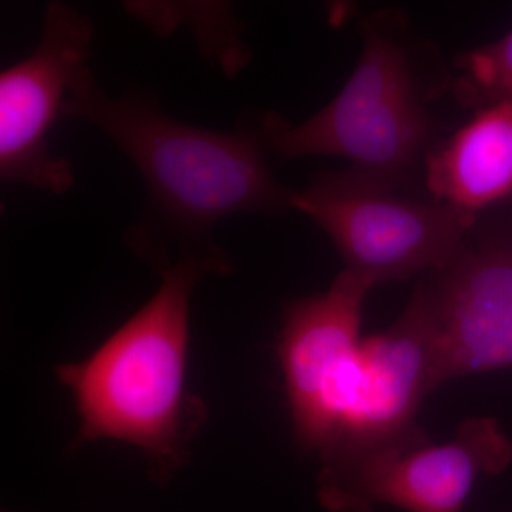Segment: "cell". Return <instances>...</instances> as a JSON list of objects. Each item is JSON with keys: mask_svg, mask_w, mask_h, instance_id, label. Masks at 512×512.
<instances>
[{"mask_svg": "<svg viewBox=\"0 0 512 512\" xmlns=\"http://www.w3.org/2000/svg\"><path fill=\"white\" fill-rule=\"evenodd\" d=\"M94 28L89 16L62 2L47 5L39 43L0 74V177L64 194L72 164L49 147L70 87L89 66Z\"/></svg>", "mask_w": 512, "mask_h": 512, "instance_id": "obj_7", "label": "cell"}, {"mask_svg": "<svg viewBox=\"0 0 512 512\" xmlns=\"http://www.w3.org/2000/svg\"><path fill=\"white\" fill-rule=\"evenodd\" d=\"M433 389V322L421 284L393 326L306 373L292 397L293 431L322 467L335 466L421 433L417 412Z\"/></svg>", "mask_w": 512, "mask_h": 512, "instance_id": "obj_3", "label": "cell"}, {"mask_svg": "<svg viewBox=\"0 0 512 512\" xmlns=\"http://www.w3.org/2000/svg\"><path fill=\"white\" fill-rule=\"evenodd\" d=\"M461 103L480 110L512 96V30L500 40L463 53L456 62Z\"/></svg>", "mask_w": 512, "mask_h": 512, "instance_id": "obj_10", "label": "cell"}, {"mask_svg": "<svg viewBox=\"0 0 512 512\" xmlns=\"http://www.w3.org/2000/svg\"><path fill=\"white\" fill-rule=\"evenodd\" d=\"M512 443L491 417L464 421L456 437L434 446L424 431L322 467L319 503L329 512H372L393 505L410 512H461L477 478L510 466Z\"/></svg>", "mask_w": 512, "mask_h": 512, "instance_id": "obj_6", "label": "cell"}, {"mask_svg": "<svg viewBox=\"0 0 512 512\" xmlns=\"http://www.w3.org/2000/svg\"><path fill=\"white\" fill-rule=\"evenodd\" d=\"M403 20L379 15L362 28L359 62L328 106L301 124L268 111L256 130L269 154L346 158L352 170L392 185L427 147L430 120Z\"/></svg>", "mask_w": 512, "mask_h": 512, "instance_id": "obj_4", "label": "cell"}, {"mask_svg": "<svg viewBox=\"0 0 512 512\" xmlns=\"http://www.w3.org/2000/svg\"><path fill=\"white\" fill-rule=\"evenodd\" d=\"M355 170L318 175L295 191L292 210L332 239L346 269L375 288L424 269L443 271L460 256L474 215L444 202L412 201Z\"/></svg>", "mask_w": 512, "mask_h": 512, "instance_id": "obj_5", "label": "cell"}, {"mask_svg": "<svg viewBox=\"0 0 512 512\" xmlns=\"http://www.w3.org/2000/svg\"><path fill=\"white\" fill-rule=\"evenodd\" d=\"M228 262L183 258L160 272L156 295L82 362L57 367L80 417L77 441L116 440L141 451L158 483L183 466L205 407L187 389L195 286Z\"/></svg>", "mask_w": 512, "mask_h": 512, "instance_id": "obj_2", "label": "cell"}, {"mask_svg": "<svg viewBox=\"0 0 512 512\" xmlns=\"http://www.w3.org/2000/svg\"><path fill=\"white\" fill-rule=\"evenodd\" d=\"M426 291L434 387L512 367V245L464 249Z\"/></svg>", "mask_w": 512, "mask_h": 512, "instance_id": "obj_8", "label": "cell"}, {"mask_svg": "<svg viewBox=\"0 0 512 512\" xmlns=\"http://www.w3.org/2000/svg\"><path fill=\"white\" fill-rule=\"evenodd\" d=\"M437 201L474 215L512 195V96L477 111L427 156Z\"/></svg>", "mask_w": 512, "mask_h": 512, "instance_id": "obj_9", "label": "cell"}, {"mask_svg": "<svg viewBox=\"0 0 512 512\" xmlns=\"http://www.w3.org/2000/svg\"><path fill=\"white\" fill-rule=\"evenodd\" d=\"M63 114L99 128L143 178L146 201L126 241L158 274L183 258L229 261L212 238L224 218L292 210L295 191L272 173L255 126H191L146 90L111 97L90 67L74 80Z\"/></svg>", "mask_w": 512, "mask_h": 512, "instance_id": "obj_1", "label": "cell"}]
</instances>
